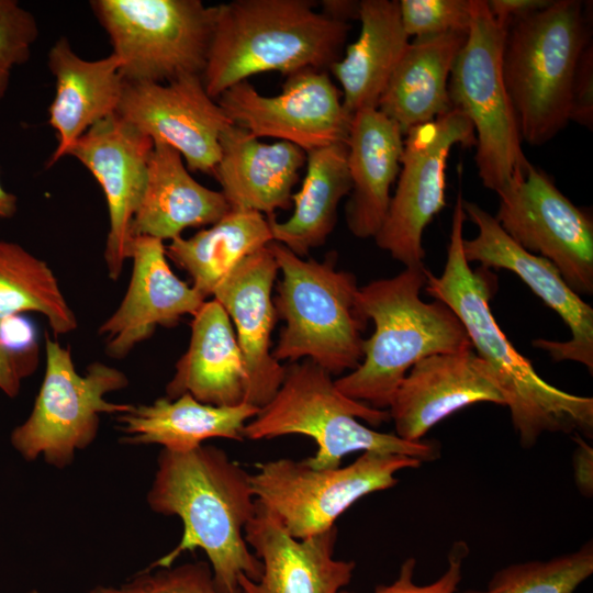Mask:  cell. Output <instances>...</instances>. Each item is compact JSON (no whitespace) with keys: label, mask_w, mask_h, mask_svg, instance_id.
Here are the masks:
<instances>
[{"label":"cell","mask_w":593,"mask_h":593,"mask_svg":"<svg viewBox=\"0 0 593 593\" xmlns=\"http://www.w3.org/2000/svg\"><path fill=\"white\" fill-rule=\"evenodd\" d=\"M593 573V545L540 561L514 563L499 570L485 590L462 593H574Z\"/></svg>","instance_id":"d6a6232c"},{"label":"cell","mask_w":593,"mask_h":593,"mask_svg":"<svg viewBox=\"0 0 593 593\" xmlns=\"http://www.w3.org/2000/svg\"><path fill=\"white\" fill-rule=\"evenodd\" d=\"M220 147L213 176L231 209L269 216L291 205L292 190L306 161L302 148L284 141L260 142L233 123L222 132Z\"/></svg>","instance_id":"603a6c76"},{"label":"cell","mask_w":593,"mask_h":593,"mask_svg":"<svg viewBox=\"0 0 593 593\" xmlns=\"http://www.w3.org/2000/svg\"><path fill=\"white\" fill-rule=\"evenodd\" d=\"M18 210V198L9 192L0 181V220L11 219Z\"/></svg>","instance_id":"7bdbcfd3"},{"label":"cell","mask_w":593,"mask_h":593,"mask_svg":"<svg viewBox=\"0 0 593 593\" xmlns=\"http://www.w3.org/2000/svg\"><path fill=\"white\" fill-rule=\"evenodd\" d=\"M35 369L31 349H16L0 338V391L15 398L22 381Z\"/></svg>","instance_id":"f35d334b"},{"label":"cell","mask_w":593,"mask_h":593,"mask_svg":"<svg viewBox=\"0 0 593 593\" xmlns=\"http://www.w3.org/2000/svg\"><path fill=\"white\" fill-rule=\"evenodd\" d=\"M186 353L166 385V398L190 394L215 406L247 403L248 374L230 316L216 301H205L192 315Z\"/></svg>","instance_id":"d4e9b609"},{"label":"cell","mask_w":593,"mask_h":593,"mask_svg":"<svg viewBox=\"0 0 593 593\" xmlns=\"http://www.w3.org/2000/svg\"><path fill=\"white\" fill-rule=\"evenodd\" d=\"M147 503L183 525L178 545L148 568L171 567L183 552L200 548L221 593H240V574L260 578L262 564L244 537L256 513L250 474L224 450L203 445L187 452L163 449Z\"/></svg>","instance_id":"6da1fadb"},{"label":"cell","mask_w":593,"mask_h":593,"mask_svg":"<svg viewBox=\"0 0 593 593\" xmlns=\"http://www.w3.org/2000/svg\"><path fill=\"white\" fill-rule=\"evenodd\" d=\"M230 210L221 191L204 187L191 176L177 150L154 143L131 235L172 240L187 228L214 224Z\"/></svg>","instance_id":"484cf974"},{"label":"cell","mask_w":593,"mask_h":593,"mask_svg":"<svg viewBox=\"0 0 593 593\" xmlns=\"http://www.w3.org/2000/svg\"><path fill=\"white\" fill-rule=\"evenodd\" d=\"M282 279L273 304L286 325L272 357L305 358L331 376L356 369L363 358L366 320L357 304L356 277L336 269V255L304 260L277 242L268 244Z\"/></svg>","instance_id":"52a82bcc"},{"label":"cell","mask_w":593,"mask_h":593,"mask_svg":"<svg viewBox=\"0 0 593 593\" xmlns=\"http://www.w3.org/2000/svg\"><path fill=\"white\" fill-rule=\"evenodd\" d=\"M591 10L580 0H551L506 27L502 71L522 141L539 146L569 122L570 89L591 41Z\"/></svg>","instance_id":"8992f818"},{"label":"cell","mask_w":593,"mask_h":593,"mask_svg":"<svg viewBox=\"0 0 593 593\" xmlns=\"http://www.w3.org/2000/svg\"><path fill=\"white\" fill-rule=\"evenodd\" d=\"M480 402L505 405L489 366L472 348L427 356L401 381L388 409L395 435L419 441L437 423Z\"/></svg>","instance_id":"ac0fdd59"},{"label":"cell","mask_w":593,"mask_h":593,"mask_svg":"<svg viewBox=\"0 0 593 593\" xmlns=\"http://www.w3.org/2000/svg\"><path fill=\"white\" fill-rule=\"evenodd\" d=\"M259 410L248 403L215 406L182 394L175 400L164 396L152 404L132 405L115 419L124 444H157L166 450L187 452L211 438L244 440V427Z\"/></svg>","instance_id":"4316f807"},{"label":"cell","mask_w":593,"mask_h":593,"mask_svg":"<svg viewBox=\"0 0 593 593\" xmlns=\"http://www.w3.org/2000/svg\"><path fill=\"white\" fill-rule=\"evenodd\" d=\"M325 15L348 22L359 18V1L350 0H325L322 1V11Z\"/></svg>","instance_id":"b9f144b4"},{"label":"cell","mask_w":593,"mask_h":593,"mask_svg":"<svg viewBox=\"0 0 593 593\" xmlns=\"http://www.w3.org/2000/svg\"><path fill=\"white\" fill-rule=\"evenodd\" d=\"M309 0H234L215 5L214 25L202 72L216 100L249 77L304 69L328 71L343 56L350 25L314 9Z\"/></svg>","instance_id":"3957f363"},{"label":"cell","mask_w":593,"mask_h":593,"mask_svg":"<svg viewBox=\"0 0 593 593\" xmlns=\"http://www.w3.org/2000/svg\"><path fill=\"white\" fill-rule=\"evenodd\" d=\"M38 34L31 11L16 0H0V101L8 92L13 70L30 59Z\"/></svg>","instance_id":"e575fe53"},{"label":"cell","mask_w":593,"mask_h":593,"mask_svg":"<svg viewBox=\"0 0 593 593\" xmlns=\"http://www.w3.org/2000/svg\"><path fill=\"white\" fill-rule=\"evenodd\" d=\"M272 240L267 216L231 209L208 228L177 237L165 247L168 259L191 277L192 287L206 299L240 260Z\"/></svg>","instance_id":"4dcf8cb0"},{"label":"cell","mask_w":593,"mask_h":593,"mask_svg":"<svg viewBox=\"0 0 593 593\" xmlns=\"http://www.w3.org/2000/svg\"><path fill=\"white\" fill-rule=\"evenodd\" d=\"M26 593H38L36 590L29 591Z\"/></svg>","instance_id":"ee69618b"},{"label":"cell","mask_w":593,"mask_h":593,"mask_svg":"<svg viewBox=\"0 0 593 593\" xmlns=\"http://www.w3.org/2000/svg\"><path fill=\"white\" fill-rule=\"evenodd\" d=\"M154 142L113 114L90 127L75 144V157L101 187L108 208L109 232L104 260L108 276L118 280L130 259L131 224L139 204Z\"/></svg>","instance_id":"e0dca14e"},{"label":"cell","mask_w":593,"mask_h":593,"mask_svg":"<svg viewBox=\"0 0 593 593\" xmlns=\"http://www.w3.org/2000/svg\"><path fill=\"white\" fill-rule=\"evenodd\" d=\"M574 440L578 444L573 457L575 483L582 494L591 496L593 490V449L579 434L574 436Z\"/></svg>","instance_id":"60d3db41"},{"label":"cell","mask_w":593,"mask_h":593,"mask_svg":"<svg viewBox=\"0 0 593 593\" xmlns=\"http://www.w3.org/2000/svg\"><path fill=\"white\" fill-rule=\"evenodd\" d=\"M360 33L346 53L329 67L342 86L346 112L378 108L379 100L410 37L405 33L396 0L359 1Z\"/></svg>","instance_id":"f1b7e54d"},{"label":"cell","mask_w":593,"mask_h":593,"mask_svg":"<svg viewBox=\"0 0 593 593\" xmlns=\"http://www.w3.org/2000/svg\"><path fill=\"white\" fill-rule=\"evenodd\" d=\"M551 0H489L488 8L497 23L507 25L549 5Z\"/></svg>","instance_id":"ab89813d"},{"label":"cell","mask_w":593,"mask_h":593,"mask_svg":"<svg viewBox=\"0 0 593 593\" xmlns=\"http://www.w3.org/2000/svg\"><path fill=\"white\" fill-rule=\"evenodd\" d=\"M467 555V544L455 542L448 555L446 571L436 581L426 585H417L414 582L416 560L409 558L402 563L398 579L389 585H378L373 593H456L461 581L462 561Z\"/></svg>","instance_id":"8d00e7d4"},{"label":"cell","mask_w":593,"mask_h":593,"mask_svg":"<svg viewBox=\"0 0 593 593\" xmlns=\"http://www.w3.org/2000/svg\"><path fill=\"white\" fill-rule=\"evenodd\" d=\"M305 168L302 186L291 197V216L284 222H278L275 214L267 216L272 242L299 257L326 242L336 224L338 204L350 192L346 143L306 152Z\"/></svg>","instance_id":"f546056e"},{"label":"cell","mask_w":593,"mask_h":593,"mask_svg":"<svg viewBox=\"0 0 593 593\" xmlns=\"http://www.w3.org/2000/svg\"><path fill=\"white\" fill-rule=\"evenodd\" d=\"M278 271L267 245L240 260L212 294L235 326L248 374L246 402L258 409L273 398L286 374V367L270 351L277 318L272 288Z\"/></svg>","instance_id":"44dd1931"},{"label":"cell","mask_w":593,"mask_h":593,"mask_svg":"<svg viewBox=\"0 0 593 593\" xmlns=\"http://www.w3.org/2000/svg\"><path fill=\"white\" fill-rule=\"evenodd\" d=\"M244 537L260 560L262 571L257 581L240 574V593H340L351 581L355 561L334 558L335 526L296 539L256 503Z\"/></svg>","instance_id":"ffe728a7"},{"label":"cell","mask_w":593,"mask_h":593,"mask_svg":"<svg viewBox=\"0 0 593 593\" xmlns=\"http://www.w3.org/2000/svg\"><path fill=\"white\" fill-rule=\"evenodd\" d=\"M589 130L593 127V46L590 42L582 51L571 82L569 122Z\"/></svg>","instance_id":"74e56055"},{"label":"cell","mask_w":593,"mask_h":593,"mask_svg":"<svg viewBox=\"0 0 593 593\" xmlns=\"http://www.w3.org/2000/svg\"><path fill=\"white\" fill-rule=\"evenodd\" d=\"M422 462L400 454L365 451L345 467L313 469L304 460L267 461L250 474L256 503L294 538L305 539L335 526L355 502L398 483L395 473Z\"/></svg>","instance_id":"8fae6325"},{"label":"cell","mask_w":593,"mask_h":593,"mask_svg":"<svg viewBox=\"0 0 593 593\" xmlns=\"http://www.w3.org/2000/svg\"><path fill=\"white\" fill-rule=\"evenodd\" d=\"M359 419L380 426L390 421V414L343 394L327 371L304 359L286 367L277 393L245 425L243 436L250 440L291 434L311 437L317 450L303 460L313 469L337 468L355 451L400 454L421 462L440 457L436 440L407 441L367 427Z\"/></svg>","instance_id":"5b68a950"},{"label":"cell","mask_w":593,"mask_h":593,"mask_svg":"<svg viewBox=\"0 0 593 593\" xmlns=\"http://www.w3.org/2000/svg\"><path fill=\"white\" fill-rule=\"evenodd\" d=\"M399 10L409 37L469 32L473 0H400Z\"/></svg>","instance_id":"d590c367"},{"label":"cell","mask_w":593,"mask_h":593,"mask_svg":"<svg viewBox=\"0 0 593 593\" xmlns=\"http://www.w3.org/2000/svg\"><path fill=\"white\" fill-rule=\"evenodd\" d=\"M90 593H221L209 562L147 568L118 586L99 585Z\"/></svg>","instance_id":"836d02e7"},{"label":"cell","mask_w":593,"mask_h":593,"mask_svg":"<svg viewBox=\"0 0 593 593\" xmlns=\"http://www.w3.org/2000/svg\"><path fill=\"white\" fill-rule=\"evenodd\" d=\"M25 312L42 314L55 337L78 327L49 266L20 244L0 239V327Z\"/></svg>","instance_id":"1f68e13d"},{"label":"cell","mask_w":593,"mask_h":593,"mask_svg":"<svg viewBox=\"0 0 593 593\" xmlns=\"http://www.w3.org/2000/svg\"><path fill=\"white\" fill-rule=\"evenodd\" d=\"M228 120L255 137H273L305 153L346 143L351 118L328 71L304 69L287 76L281 92L260 94L248 81L226 89L217 99Z\"/></svg>","instance_id":"5bb4252c"},{"label":"cell","mask_w":593,"mask_h":593,"mask_svg":"<svg viewBox=\"0 0 593 593\" xmlns=\"http://www.w3.org/2000/svg\"><path fill=\"white\" fill-rule=\"evenodd\" d=\"M45 372L29 417L11 435L12 447L27 461L43 457L56 467L69 466L77 451L96 439L100 416L119 415L133 404L113 403L110 392L128 385L125 373L96 361L86 373L76 370L71 350L45 334Z\"/></svg>","instance_id":"9c48e42d"},{"label":"cell","mask_w":593,"mask_h":593,"mask_svg":"<svg viewBox=\"0 0 593 593\" xmlns=\"http://www.w3.org/2000/svg\"><path fill=\"white\" fill-rule=\"evenodd\" d=\"M462 209L466 217L478 227L474 238H463L467 261H478L484 269H506L516 273L570 329L569 340L538 338L533 340V346L546 350L555 361L581 362L592 374V306L567 284L549 260L521 247L488 211L463 199Z\"/></svg>","instance_id":"2e32d148"},{"label":"cell","mask_w":593,"mask_h":593,"mask_svg":"<svg viewBox=\"0 0 593 593\" xmlns=\"http://www.w3.org/2000/svg\"><path fill=\"white\" fill-rule=\"evenodd\" d=\"M130 259L132 275L124 298L99 327L105 353L114 359L126 357L158 326L170 327L183 315H193L205 302L171 270L163 240L134 237Z\"/></svg>","instance_id":"d6986e66"},{"label":"cell","mask_w":593,"mask_h":593,"mask_svg":"<svg viewBox=\"0 0 593 593\" xmlns=\"http://www.w3.org/2000/svg\"><path fill=\"white\" fill-rule=\"evenodd\" d=\"M467 35L468 32H450L410 42L377 108L404 135L452 109L448 82Z\"/></svg>","instance_id":"83f0119b"},{"label":"cell","mask_w":593,"mask_h":593,"mask_svg":"<svg viewBox=\"0 0 593 593\" xmlns=\"http://www.w3.org/2000/svg\"><path fill=\"white\" fill-rule=\"evenodd\" d=\"M116 114L154 143L177 150L189 171L212 176L221 134L232 124L199 75L165 83L125 81Z\"/></svg>","instance_id":"9a60e30c"},{"label":"cell","mask_w":593,"mask_h":593,"mask_svg":"<svg viewBox=\"0 0 593 593\" xmlns=\"http://www.w3.org/2000/svg\"><path fill=\"white\" fill-rule=\"evenodd\" d=\"M127 82L165 83L205 67L215 5L201 0H93Z\"/></svg>","instance_id":"30bf717a"},{"label":"cell","mask_w":593,"mask_h":593,"mask_svg":"<svg viewBox=\"0 0 593 593\" xmlns=\"http://www.w3.org/2000/svg\"><path fill=\"white\" fill-rule=\"evenodd\" d=\"M458 144L475 146V135L469 119L455 108L404 135L395 192L373 238L405 268L424 267L423 233L445 206L446 164Z\"/></svg>","instance_id":"7c38bea8"},{"label":"cell","mask_w":593,"mask_h":593,"mask_svg":"<svg viewBox=\"0 0 593 593\" xmlns=\"http://www.w3.org/2000/svg\"><path fill=\"white\" fill-rule=\"evenodd\" d=\"M426 268H405L359 288L357 304L374 331L363 339V358L334 380L345 395L371 407H390L409 370L421 359L472 348L458 316L441 301L424 302Z\"/></svg>","instance_id":"277c9868"},{"label":"cell","mask_w":593,"mask_h":593,"mask_svg":"<svg viewBox=\"0 0 593 593\" xmlns=\"http://www.w3.org/2000/svg\"><path fill=\"white\" fill-rule=\"evenodd\" d=\"M47 66L55 78V94L48 107V124L56 147L47 168L69 156L77 141L93 125L116 114L125 80L122 61L114 54L87 60L60 37L51 47Z\"/></svg>","instance_id":"7402d4cb"},{"label":"cell","mask_w":593,"mask_h":593,"mask_svg":"<svg viewBox=\"0 0 593 593\" xmlns=\"http://www.w3.org/2000/svg\"><path fill=\"white\" fill-rule=\"evenodd\" d=\"M403 139L399 125L376 108L351 118L346 139L351 189L345 214L348 230L358 238L374 237L384 222Z\"/></svg>","instance_id":"cb8c5ba5"},{"label":"cell","mask_w":593,"mask_h":593,"mask_svg":"<svg viewBox=\"0 0 593 593\" xmlns=\"http://www.w3.org/2000/svg\"><path fill=\"white\" fill-rule=\"evenodd\" d=\"M466 214L459 193L455 204L446 264L440 276L426 269V292L441 301L465 326L472 348L492 370L524 448L546 432H578L592 437L593 399L579 396L542 380L497 325L490 309L495 277L473 270L463 255Z\"/></svg>","instance_id":"7a4b0ae2"},{"label":"cell","mask_w":593,"mask_h":593,"mask_svg":"<svg viewBox=\"0 0 593 593\" xmlns=\"http://www.w3.org/2000/svg\"><path fill=\"white\" fill-rule=\"evenodd\" d=\"M505 33L486 0H473L467 40L448 82L452 108L461 111L474 130L478 175L482 184L496 193L523 180L530 166L503 79Z\"/></svg>","instance_id":"ba28073f"},{"label":"cell","mask_w":593,"mask_h":593,"mask_svg":"<svg viewBox=\"0 0 593 593\" xmlns=\"http://www.w3.org/2000/svg\"><path fill=\"white\" fill-rule=\"evenodd\" d=\"M495 220L525 250L549 260L579 295L593 293L592 216L552 179L529 166L523 180L497 193Z\"/></svg>","instance_id":"4fadbf2b"}]
</instances>
